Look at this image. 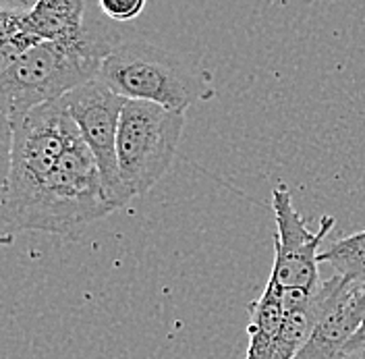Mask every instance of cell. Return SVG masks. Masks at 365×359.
<instances>
[{"instance_id": "1", "label": "cell", "mask_w": 365, "mask_h": 359, "mask_svg": "<svg viewBox=\"0 0 365 359\" xmlns=\"http://www.w3.org/2000/svg\"><path fill=\"white\" fill-rule=\"evenodd\" d=\"M120 44L113 27L90 21L68 40H42L29 48L0 67L4 118H17L98 79L104 61Z\"/></svg>"}, {"instance_id": "2", "label": "cell", "mask_w": 365, "mask_h": 359, "mask_svg": "<svg viewBox=\"0 0 365 359\" xmlns=\"http://www.w3.org/2000/svg\"><path fill=\"white\" fill-rule=\"evenodd\" d=\"M9 125V171L2 185V243L17 237V226L38 202L58 160L67 152L79 129L65 100L42 104L27 114L6 121Z\"/></svg>"}, {"instance_id": "3", "label": "cell", "mask_w": 365, "mask_h": 359, "mask_svg": "<svg viewBox=\"0 0 365 359\" xmlns=\"http://www.w3.org/2000/svg\"><path fill=\"white\" fill-rule=\"evenodd\" d=\"M100 79L125 100L187 111L212 90L179 56L145 42H125L104 61Z\"/></svg>"}, {"instance_id": "4", "label": "cell", "mask_w": 365, "mask_h": 359, "mask_svg": "<svg viewBox=\"0 0 365 359\" xmlns=\"http://www.w3.org/2000/svg\"><path fill=\"white\" fill-rule=\"evenodd\" d=\"M185 129V111H170L154 102L127 100L123 106L116 158L118 175L129 200L141 198L173 164Z\"/></svg>"}, {"instance_id": "5", "label": "cell", "mask_w": 365, "mask_h": 359, "mask_svg": "<svg viewBox=\"0 0 365 359\" xmlns=\"http://www.w3.org/2000/svg\"><path fill=\"white\" fill-rule=\"evenodd\" d=\"M272 210L276 218L274 266L270 278L282 291L316 289L319 283V251L336 225L334 216H322L318 231H312L293 203L291 189L276 185L272 191Z\"/></svg>"}, {"instance_id": "6", "label": "cell", "mask_w": 365, "mask_h": 359, "mask_svg": "<svg viewBox=\"0 0 365 359\" xmlns=\"http://www.w3.org/2000/svg\"><path fill=\"white\" fill-rule=\"evenodd\" d=\"M63 100L83 141L90 146L91 154L98 162L106 198L116 206V210L125 208L131 200L127 198L118 175L116 137L123 106L127 100L114 93L100 77L73 90Z\"/></svg>"}, {"instance_id": "7", "label": "cell", "mask_w": 365, "mask_h": 359, "mask_svg": "<svg viewBox=\"0 0 365 359\" xmlns=\"http://www.w3.org/2000/svg\"><path fill=\"white\" fill-rule=\"evenodd\" d=\"M364 320L365 283H351L344 278L295 359H341L346 343L355 337Z\"/></svg>"}, {"instance_id": "8", "label": "cell", "mask_w": 365, "mask_h": 359, "mask_svg": "<svg viewBox=\"0 0 365 359\" xmlns=\"http://www.w3.org/2000/svg\"><path fill=\"white\" fill-rule=\"evenodd\" d=\"M86 0H38V4L25 13L31 31L40 40H68L83 29Z\"/></svg>"}, {"instance_id": "9", "label": "cell", "mask_w": 365, "mask_h": 359, "mask_svg": "<svg viewBox=\"0 0 365 359\" xmlns=\"http://www.w3.org/2000/svg\"><path fill=\"white\" fill-rule=\"evenodd\" d=\"M319 262L330 264L334 274L351 283H365V231L326 243Z\"/></svg>"}, {"instance_id": "10", "label": "cell", "mask_w": 365, "mask_h": 359, "mask_svg": "<svg viewBox=\"0 0 365 359\" xmlns=\"http://www.w3.org/2000/svg\"><path fill=\"white\" fill-rule=\"evenodd\" d=\"M42 40L31 31L25 13L0 11V67L13 63L23 52L40 44Z\"/></svg>"}, {"instance_id": "11", "label": "cell", "mask_w": 365, "mask_h": 359, "mask_svg": "<svg viewBox=\"0 0 365 359\" xmlns=\"http://www.w3.org/2000/svg\"><path fill=\"white\" fill-rule=\"evenodd\" d=\"M250 337V347L245 359H293V355L280 345V333L270 335L262 330H247Z\"/></svg>"}, {"instance_id": "12", "label": "cell", "mask_w": 365, "mask_h": 359, "mask_svg": "<svg viewBox=\"0 0 365 359\" xmlns=\"http://www.w3.org/2000/svg\"><path fill=\"white\" fill-rule=\"evenodd\" d=\"M148 0H98L100 11L110 17L113 21H133L137 19L143 9H145Z\"/></svg>"}, {"instance_id": "13", "label": "cell", "mask_w": 365, "mask_h": 359, "mask_svg": "<svg viewBox=\"0 0 365 359\" xmlns=\"http://www.w3.org/2000/svg\"><path fill=\"white\" fill-rule=\"evenodd\" d=\"M36 4H38V0H0V11H9V13H29Z\"/></svg>"}]
</instances>
